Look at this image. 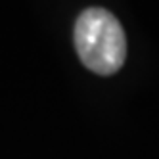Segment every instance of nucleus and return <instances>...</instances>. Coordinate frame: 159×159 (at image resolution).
Listing matches in <instances>:
<instances>
[{"instance_id": "f257e3e1", "label": "nucleus", "mask_w": 159, "mask_h": 159, "mask_svg": "<svg viewBox=\"0 0 159 159\" xmlns=\"http://www.w3.org/2000/svg\"><path fill=\"white\" fill-rule=\"evenodd\" d=\"M75 48L86 69L117 73L127 58V39L119 19L104 8H86L75 21Z\"/></svg>"}]
</instances>
